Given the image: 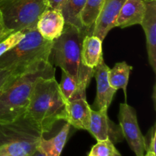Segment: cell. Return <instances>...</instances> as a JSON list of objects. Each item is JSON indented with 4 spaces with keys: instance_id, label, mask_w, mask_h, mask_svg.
Returning <instances> with one entry per match:
<instances>
[{
    "instance_id": "cell-1",
    "label": "cell",
    "mask_w": 156,
    "mask_h": 156,
    "mask_svg": "<svg viewBox=\"0 0 156 156\" xmlns=\"http://www.w3.org/2000/svg\"><path fill=\"white\" fill-rule=\"evenodd\" d=\"M86 33L75 26L65 24L62 34L53 41L50 62L73 77L78 85L77 92L85 94L94 77V69L84 66L82 61V44Z\"/></svg>"
},
{
    "instance_id": "cell-2",
    "label": "cell",
    "mask_w": 156,
    "mask_h": 156,
    "mask_svg": "<svg viewBox=\"0 0 156 156\" xmlns=\"http://www.w3.org/2000/svg\"><path fill=\"white\" fill-rule=\"evenodd\" d=\"M66 101L55 77H40L35 82L25 114L44 134L59 120L66 121Z\"/></svg>"
},
{
    "instance_id": "cell-3",
    "label": "cell",
    "mask_w": 156,
    "mask_h": 156,
    "mask_svg": "<svg viewBox=\"0 0 156 156\" xmlns=\"http://www.w3.org/2000/svg\"><path fill=\"white\" fill-rule=\"evenodd\" d=\"M40 77H55V67L50 62L18 76L0 93V123L12 121L26 112Z\"/></svg>"
},
{
    "instance_id": "cell-4",
    "label": "cell",
    "mask_w": 156,
    "mask_h": 156,
    "mask_svg": "<svg viewBox=\"0 0 156 156\" xmlns=\"http://www.w3.org/2000/svg\"><path fill=\"white\" fill-rule=\"evenodd\" d=\"M53 41L45 40L37 28L27 29L24 37L0 56V69H13L24 73L50 62Z\"/></svg>"
},
{
    "instance_id": "cell-5",
    "label": "cell",
    "mask_w": 156,
    "mask_h": 156,
    "mask_svg": "<svg viewBox=\"0 0 156 156\" xmlns=\"http://www.w3.org/2000/svg\"><path fill=\"white\" fill-rule=\"evenodd\" d=\"M43 137L25 113L11 122L0 123V149L12 156H30Z\"/></svg>"
},
{
    "instance_id": "cell-6",
    "label": "cell",
    "mask_w": 156,
    "mask_h": 156,
    "mask_svg": "<svg viewBox=\"0 0 156 156\" xmlns=\"http://www.w3.org/2000/svg\"><path fill=\"white\" fill-rule=\"evenodd\" d=\"M47 8L48 0H8L0 4V12L6 27L13 33L35 28Z\"/></svg>"
},
{
    "instance_id": "cell-7",
    "label": "cell",
    "mask_w": 156,
    "mask_h": 156,
    "mask_svg": "<svg viewBox=\"0 0 156 156\" xmlns=\"http://www.w3.org/2000/svg\"><path fill=\"white\" fill-rule=\"evenodd\" d=\"M118 119L123 138L136 155L143 156L145 152L144 136L139 126L136 110L128 104H120Z\"/></svg>"
},
{
    "instance_id": "cell-8",
    "label": "cell",
    "mask_w": 156,
    "mask_h": 156,
    "mask_svg": "<svg viewBox=\"0 0 156 156\" xmlns=\"http://www.w3.org/2000/svg\"><path fill=\"white\" fill-rule=\"evenodd\" d=\"M108 110V108L91 109V120L88 131L97 141L109 140L113 143L121 142L124 138L120 125L118 126L110 120Z\"/></svg>"
},
{
    "instance_id": "cell-9",
    "label": "cell",
    "mask_w": 156,
    "mask_h": 156,
    "mask_svg": "<svg viewBox=\"0 0 156 156\" xmlns=\"http://www.w3.org/2000/svg\"><path fill=\"white\" fill-rule=\"evenodd\" d=\"M126 0H105L101 13L94 24L92 35L105 40L110 30L116 27V21Z\"/></svg>"
},
{
    "instance_id": "cell-10",
    "label": "cell",
    "mask_w": 156,
    "mask_h": 156,
    "mask_svg": "<svg viewBox=\"0 0 156 156\" xmlns=\"http://www.w3.org/2000/svg\"><path fill=\"white\" fill-rule=\"evenodd\" d=\"M110 68L102 59L94 69V77L97 82V95L94 106L97 110L108 108L111 105L117 90L113 88L108 79Z\"/></svg>"
},
{
    "instance_id": "cell-11",
    "label": "cell",
    "mask_w": 156,
    "mask_h": 156,
    "mask_svg": "<svg viewBox=\"0 0 156 156\" xmlns=\"http://www.w3.org/2000/svg\"><path fill=\"white\" fill-rule=\"evenodd\" d=\"M140 24L146 34L149 62L156 73V0H146V12Z\"/></svg>"
},
{
    "instance_id": "cell-12",
    "label": "cell",
    "mask_w": 156,
    "mask_h": 156,
    "mask_svg": "<svg viewBox=\"0 0 156 156\" xmlns=\"http://www.w3.org/2000/svg\"><path fill=\"white\" fill-rule=\"evenodd\" d=\"M66 122L78 129L88 130L91 108L86 97H73L66 101Z\"/></svg>"
},
{
    "instance_id": "cell-13",
    "label": "cell",
    "mask_w": 156,
    "mask_h": 156,
    "mask_svg": "<svg viewBox=\"0 0 156 156\" xmlns=\"http://www.w3.org/2000/svg\"><path fill=\"white\" fill-rule=\"evenodd\" d=\"M64 26L65 21L60 11L47 8L38 19L36 28L44 39L53 41L62 34Z\"/></svg>"
},
{
    "instance_id": "cell-14",
    "label": "cell",
    "mask_w": 156,
    "mask_h": 156,
    "mask_svg": "<svg viewBox=\"0 0 156 156\" xmlns=\"http://www.w3.org/2000/svg\"><path fill=\"white\" fill-rule=\"evenodd\" d=\"M146 9V0H126L116 21V27L121 28L140 24Z\"/></svg>"
},
{
    "instance_id": "cell-15",
    "label": "cell",
    "mask_w": 156,
    "mask_h": 156,
    "mask_svg": "<svg viewBox=\"0 0 156 156\" xmlns=\"http://www.w3.org/2000/svg\"><path fill=\"white\" fill-rule=\"evenodd\" d=\"M103 41L92 34H86L82 44V61L84 66L94 69L103 59Z\"/></svg>"
},
{
    "instance_id": "cell-16",
    "label": "cell",
    "mask_w": 156,
    "mask_h": 156,
    "mask_svg": "<svg viewBox=\"0 0 156 156\" xmlns=\"http://www.w3.org/2000/svg\"><path fill=\"white\" fill-rule=\"evenodd\" d=\"M70 127V124L66 122L60 131L53 138L46 140L43 137L40 141L38 149H41L46 156H60L66 143Z\"/></svg>"
},
{
    "instance_id": "cell-17",
    "label": "cell",
    "mask_w": 156,
    "mask_h": 156,
    "mask_svg": "<svg viewBox=\"0 0 156 156\" xmlns=\"http://www.w3.org/2000/svg\"><path fill=\"white\" fill-rule=\"evenodd\" d=\"M85 2L86 0H65L63 2L59 11L62 13L65 24L75 26L84 30L81 22V15Z\"/></svg>"
},
{
    "instance_id": "cell-18",
    "label": "cell",
    "mask_w": 156,
    "mask_h": 156,
    "mask_svg": "<svg viewBox=\"0 0 156 156\" xmlns=\"http://www.w3.org/2000/svg\"><path fill=\"white\" fill-rule=\"evenodd\" d=\"M105 0H86L81 15V22L86 34H92L94 24L101 13Z\"/></svg>"
},
{
    "instance_id": "cell-19",
    "label": "cell",
    "mask_w": 156,
    "mask_h": 156,
    "mask_svg": "<svg viewBox=\"0 0 156 156\" xmlns=\"http://www.w3.org/2000/svg\"><path fill=\"white\" fill-rule=\"evenodd\" d=\"M133 70V66L126 62H117L113 69L108 71V79L111 86L116 90L123 89L126 98V88L129 82V73Z\"/></svg>"
},
{
    "instance_id": "cell-20",
    "label": "cell",
    "mask_w": 156,
    "mask_h": 156,
    "mask_svg": "<svg viewBox=\"0 0 156 156\" xmlns=\"http://www.w3.org/2000/svg\"><path fill=\"white\" fill-rule=\"evenodd\" d=\"M90 152L96 156H121L116 149L114 143L109 140L98 141L97 144L91 148Z\"/></svg>"
},
{
    "instance_id": "cell-21",
    "label": "cell",
    "mask_w": 156,
    "mask_h": 156,
    "mask_svg": "<svg viewBox=\"0 0 156 156\" xmlns=\"http://www.w3.org/2000/svg\"><path fill=\"white\" fill-rule=\"evenodd\" d=\"M59 88L66 101H68L78 89L76 80L66 72H62V79L59 84Z\"/></svg>"
},
{
    "instance_id": "cell-22",
    "label": "cell",
    "mask_w": 156,
    "mask_h": 156,
    "mask_svg": "<svg viewBox=\"0 0 156 156\" xmlns=\"http://www.w3.org/2000/svg\"><path fill=\"white\" fill-rule=\"evenodd\" d=\"M27 30V29L13 32L9 34L7 37L5 38L2 41H1L0 42V56L15 47L24 37Z\"/></svg>"
},
{
    "instance_id": "cell-23",
    "label": "cell",
    "mask_w": 156,
    "mask_h": 156,
    "mask_svg": "<svg viewBox=\"0 0 156 156\" xmlns=\"http://www.w3.org/2000/svg\"><path fill=\"white\" fill-rule=\"evenodd\" d=\"M23 74L18 69H0V93L15 80L18 76Z\"/></svg>"
},
{
    "instance_id": "cell-24",
    "label": "cell",
    "mask_w": 156,
    "mask_h": 156,
    "mask_svg": "<svg viewBox=\"0 0 156 156\" xmlns=\"http://www.w3.org/2000/svg\"><path fill=\"white\" fill-rule=\"evenodd\" d=\"M155 137H156V126L155 124L151 128L144 136L145 152H153L156 154L155 150Z\"/></svg>"
},
{
    "instance_id": "cell-25",
    "label": "cell",
    "mask_w": 156,
    "mask_h": 156,
    "mask_svg": "<svg viewBox=\"0 0 156 156\" xmlns=\"http://www.w3.org/2000/svg\"><path fill=\"white\" fill-rule=\"evenodd\" d=\"M12 32L6 27L4 21H3L2 15L0 12V42L2 41L5 37H7L9 34H11Z\"/></svg>"
},
{
    "instance_id": "cell-26",
    "label": "cell",
    "mask_w": 156,
    "mask_h": 156,
    "mask_svg": "<svg viewBox=\"0 0 156 156\" xmlns=\"http://www.w3.org/2000/svg\"><path fill=\"white\" fill-rule=\"evenodd\" d=\"M65 0H48V8L59 9Z\"/></svg>"
},
{
    "instance_id": "cell-27",
    "label": "cell",
    "mask_w": 156,
    "mask_h": 156,
    "mask_svg": "<svg viewBox=\"0 0 156 156\" xmlns=\"http://www.w3.org/2000/svg\"><path fill=\"white\" fill-rule=\"evenodd\" d=\"M30 156H46V155L41 150V149L37 148V149Z\"/></svg>"
},
{
    "instance_id": "cell-28",
    "label": "cell",
    "mask_w": 156,
    "mask_h": 156,
    "mask_svg": "<svg viewBox=\"0 0 156 156\" xmlns=\"http://www.w3.org/2000/svg\"><path fill=\"white\" fill-rule=\"evenodd\" d=\"M0 156H12L10 154H9L8 152H6L5 151L2 150V149H0Z\"/></svg>"
},
{
    "instance_id": "cell-29",
    "label": "cell",
    "mask_w": 156,
    "mask_h": 156,
    "mask_svg": "<svg viewBox=\"0 0 156 156\" xmlns=\"http://www.w3.org/2000/svg\"><path fill=\"white\" fill-rule=\"evenodd\" d=\"M156 154L153 153V152H146V155H143V156H155Z\"/></svg>"
},
{
    "instance_id": "cell-30",
    "label": "cell",
    "mask_w": 156,
    "mask_h": 156,
    "mask_svg": "<svg viewBox=\"0 0 156 156\" xmlns=\"http://www.w3.org/2000/svg\"><path fill=\"white\" fill-rule=\"evenodd\" d=\"M88 156H96V155H94V154H92L91 152H89V154H88Z\"/></svg>"
},
{
    "instance_id": "cell-31",
    "label": "cell",
    "mask_w": 156,
    "mask_h": 156,
    "mask_svg": "<svg viewBox=\"0 0 156 156\" xmlns=\"http://www.w3.org/2000/svg\"><path fill=\"white\" fill-rule=\"evenodd\" d=\"M5 1H8V0H0V4H2V3H3Z\"/></svg>"
}]
</instances>
